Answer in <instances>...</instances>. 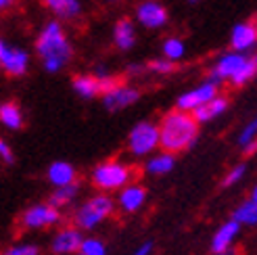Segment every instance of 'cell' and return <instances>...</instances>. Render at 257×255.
Here are the masks:
<instances>
[{
	"instance_id": "obj_11",
	"label": "cell",
	"mask_w": 257,
	"mask_h": 255,
	"mask_svg": "<svg viewBox=\"0 0 257 255\" xmlns=\"http://www.w3.org/2000/svg\"><path fill=\"white\" fill-rule=\"evenodd\" d=\"M138 100H140V90L134 84H127V82H117L100 96L102 107H105L109 113L130 109L132 105L138 103Z\"/></svg>"
},
{
	"instance_id": "obj_35",
	"label": "cell",
	"mask_w": 257,
	"mask_h": 255,
	"mask_svg": "<svg viewBox=\"0 0 257 255\" xmlns=\"http://www.w3.org/2000/svg\"><path fill=\"white\" fill-rule=\"evenodd\" d=\"M220 255H238V251H236V247H230V249H226V251L220 253Z\"/></svg>"
},
{
	"instance_id": "obj_33",
	"label": "cell",
	"mask_w": 257,
	"mask_h": 255,
	"mask_svg": "<svg viewBox=\"0 0 257 255\" xmlns=\"http://www.w3.org/2000/svg\"><path fill=\"white\" fill-rule=\"evenodd\" d=\"M15 3H17V0H0V11H3V13L11 11L13 7H15Z\"/></svg>"
},
{
	"instance_id": "obj_18",
	"label": "cell",
	"mask_w": 257,
	"mask_h": 255,
	"mask_svg": "<svg viewBox=\"0 0 257 255\" xmlns=\"http://www.w3.org/2000/svg\"><path fill=\"white\" fill-rule=\"evenodd\" d=\"M46 178L57 188V186H67L78 182V172H75V168L69 161H53L46 170Z\"/></svg>"
},
{
	"instance_id": "obj_39",
	"label": "cell",
	"mask_w": 257,
	"mask_h": 255,
	"mask_svg": "<svg viewBox=\"0 0 257 255\" xmlns=\"http://www.w3.org/2000/svg\"><path fill=\"white\" fill-rule=\"evenodd\" d=\"M255 21H257V19H255Z\"/></svg>"
},
{
	"instance_id": "obj_5",
	"label": "cell",
	"mask_w": 257,
	"mask_h": 255,
	"mask_svg": "<svg viewBox=\"0 0 257 255\" xmlns=\"http://www.w3.org/2000/svg\"><path fill=\"white\" fill-rule=\"evenodd\" d=\"M125 147L138 159L151 157L153 153H157L161 149V130H159V123L151 121V119H143V121L134 123L132 130L127 132Z\"/></svg>"
},
{
	"instance_id": "obj_12",
	"label": "cell",
	"mask_w": 257,
	"mask_h": 255,
	"mask_svg": "<svg viewBox=\"0 0 257 255\" xmlns=\"http://www.w3.org/2000/svg\"><path fill=\"white\" fill-rule=\"evenodd\" d=\"M228 46L240 53H255L257 48V21H238L230 28Z\"/></svg>"
},
{
	"instance_id": "obj_25",
	"label": "cell",
	"mask_w": 257,
	"mask_h": 255,
	"mask_svg": "<svg viewBox=\"0 0 257 255\" xmlns=\"http://www.w3.org/2000/svg\"><path fill=\"white\" fill-rule=\"evenodd\" d=\"M147 69H149V73H153V75L165 78V75H172V73H174L176 63L170 61V59H165V57L161 55V57H157V59H151V61L147 63Z\"/></svg>"
},
{
	"instance_id": "obj_29",
	"label": "cell",
	"mask_w": 257,
	"mask_h": 255,
	"mask_svg": "<svg viewBox=\"0 0 257 255\" xmlns=\"http://www.w3.org/2000/svg\"><path fill=\"white\" fill-rule=\"evenodd\" d=\"M3 255H40V249L34 243H17L3 251Z\"/></svg>"
},
{
	"instance_id": "obj_7",
	"label": "cell",
	"mask_w": 257,
	"mask_h": 255,
	"mask_svg": "<svg viewBox=\"0 0 257 255\" xmlns=\"http://www.w3.org/2000/svg\"><path fill=\"white\" fill-rule=\"evenodd\" d=\"M249 55L251 53H240V50H232V48L224 50V53L217 55V59L211 63L209 78L215 80V82H220V84L234 86V82H236V78L240 75L242 67H245Z\"/></svg>"
},
{
	"instance_id": "obj_31",
	"label": "cell",
	"mask_w": 257,
	"mask_h": 255,
	"mask_svg": "<svg viewBox=\"0 0 257 255\" xmlns=\"http://www.w3.org/2000/svg\"><path fill=\"white\" fill-rule=\"evenodd\" d=\"M147 69V65H143V63H130V65L125 67V73L130 75V78H138V75H143Z\"/></svg>"
},
{
	"instance_id": "obj_26",
	"label": "cell",
	"mask_w": 257,
	"mask_h": 255,
	"mask_svg": "<svg viewBox=\"0 0 257 255\" xmlns=\"http://www.w3.org/2000/svg\"><path fill=\"white\" fill-rule=\"evenodd\" d=\"M78 255H107V245L98 236H84Z\"/></svg>"
},
{
	"instance_id": "obj_22",
	"label": "cell",
	"mask_w": 257,
	"mask_h": 255,
	"mask_svg": "<svg viewBox=\"0 0 257 255\" xmlns=\"http://www.w3.org/2000/svg\"><path fill=\"white\" fill-rule=\"evenodd\" d=\"M161 55L165 59L174 61V63L184 61V57H186V42L180 36H168V38H163V42H161Z\"/></svg>"
},
{
	"instance_id": "obj_23",
	"label": "cell",
	"mask_w": 257,
	"mask_h": 255,
	"mask_svg": "<svg viewBox=\"0 0 257 255\" xmlns=\"http://www.w3.org/2000/svg\"><path fill=\"white\" fill-rule=\"evenodd\" d=\"M232 218L247 228H255L257 226V203L249 197L247 201H242L236 205V209L232 211Z\"/></svg>"
},
{
	"instance_id": "obj_15",
	"label": "cell",
	"mask_w": 257,
	"mask_h": 255,
	"mask_svg": "<svg viewBox=\"0 0 257 255\" xmlns=\"http://www.w3.org/2000/svg\"><path fill=\"white\" fill-rule=\"evenodd\" d=\"M147 188L138 182H130L125 184L121 190H117V209L121 213H138L147 205Z\"/></svg>"
},
{
	"instance_id": "obj_13",
	"label": "cell",
	"mask_w": 257,
	"mask_h": 255,
	"mask_svg": "<svg viewBox=\"0 0 257 255\" xmlns=\"http://www.w3.org/2000/svg\"><path fill=\"white\" fill-rule=\"evenodd\" d=\"M111 42L119 53H130L138 42V23L134 17H119L111 28Z\"/></svg>"
},
{
	"instance_id": "obj_28",
	"label": "cell",
	"mask_w": 257,
	"mask_h": 255,
	"mask_svg": "<svg viewBox=\"0 0 257 255\" xmlns=\"http://www.w3.org/2000/svg\"><path fill=\"white\" fill-rule=\"evenodd\" d=\"M245 172H247V165H245V163H236L234 168H230L228 174L224 176L222 186H224V188H230V186L238 184V182L242 180V176H245Z\"/></svg>"
},
{
	"instance_id": "obj_3",
	"label": "cell",
	"mask_w": 257,
	"mask_h": 255,
	"mask_svg": "<svg viewBox=\"0 0 257 255\" xmlns=\"http://www.w3.org/2000/svg\"><path fill=\"white\" fill-rule=\"evenodd\" d=\"M115 207H117V201L109 193L100 190V193L88 197L84 203L75 207V211L71 213V222L78 228H82V230H94L107 218H111Z\"/></svg>"
},
{
	"instance_id": "obj_8",
	"label": "cell",
	"mask_w": 257,
	"mask_h": 255,
	"mask_svg": "<svg viewBox=\"0 0 257 255\" xmlns=\"http://www.w3.org/2000/svg\"><path fill=\"white\" fill-rule=\"evenodd\" d=\"M134 19L143 30L159 32L168 28L170 11L161 0H138L134 5Z\"/></svg>"
},
{
	"instance_id": "obj_2",
	"label": "cell",
	"mask_w": 257,
	"mask_h": 255,
	"mask_svg": "<svg viewBox=\"0 0 257 255\" xmlns=\"http://www.w3.org/2000/svg\"><path fill=\"white\" fill-rule=\"evenodd\" d=\"M199 119L195 113L182 111L174 107L159 119V130H161V149L170 153H184L190 147H195L199 140Z\"/></svg>"
},
{
	"instance_id": "obj_37",
	"label": "cell",
	"mask_w": 257,
	"mask_h": 255,
	"mask_svg": "<svg viewBox=\"0 0 257 255\" xmlns=\"http://www.w3.org/2000/svg\"><path fill=\"white\" fill-rule=\"evenodd\" d=\"M251 199H253V201L257 203V184H255V186L251 188Z\"/></svg>"
},
{
	"instance_id": "obj_1",
	"label": "cell",
	"mask_w": 257,
	"mask_h": 255,
	"mask_svg": "<svg viewBox=\"0 0 257 255\" xmlns=\"http://www.w3.org/2000/svg\"><path fill=\"white\" fill-rule=\"evenodd\" d=\"M34 53L46 73H61L73 59V44L65 30V21L46 19L34 38Z\"/></svg>"
},
{
	"instance_id": "obj_27",
	"label": "cell",
	"mask_w": 257,
	"mask_h": 255,
	"mask_svg": "<svg viewBox=\"0 0 257 255\" xmlns=\"http://www.w3.org/2000/svg\"><path fill=\"white\" fill-rule=\"evenodd\" d=\"M255 140H257V115H253L245 125L240 128L236 143H238L240 149H245V147H249L251 143H255Z\"/></svg>"
},
{
	"instance_id": "obj_14",
	"label": "cell",
	"mask_w": 257,
	"mask_h": 255,
	"mask_svg": "<svg viewBox=\"0 0 257 255\" xmlns=\"http://www.w3.org/2000/svg\"><path fill=\"white\" fill-rule=\"evenodd\" d=\"M84 230L78 226H65L61 228V230H57V234L53 236V240H50V251H53L55 255H73L78 253L80 247H82V240H84Z\"/></svg>"
},
{
	"instance_id": "obj_9",
	"label": "cell",
	"mask_w": 257,
	"mask_h": 255,
	"mask_svg": "<svg viewBox=\"0 0 257 255\" xmlns=\"http://www.w3.org/2000/svg\"><path fill=\"white\" fill-rule=\"evenodd\" d=\"M19 222L25 230H44V228L57 226L61 222V209L57 205H53L50 201L34 203V205H30L21 213Z\"/></svg>"
},
{
	"instance_id": "obj_34",
	"label": "cell",
	"mask_w": 257,
	"mask_h": 255,
	"mask_svg": "<svg viewBox=\"0 0 257 255\" xmlns=\"http://www.w3.org/2000/svg\"><path fill=\"white\" fill-rule=\"evenodd\" d=\"M242 153H245V155H253V153H257V140H255V143H251L249 147L242 149Z\"/></svg>"
},
{
	"instance_id": "obj_36",
	"label": "cell",
	"mask_w": 257,
	"mask_h": 255,
	"mask_svg": "<svg viewBox=\"0 0 257 255\" xmlns=\"http://www.w3.org/2000/svg\"><path fill=\"white\" fill-rule=\"evenodd\" d=\"M102 3H105V5H111V7H115V5H121L123 0H102Z\"/></svg>"
},
{
	"instance_id": "obj_38",
	"label": "cell",
	"mask_w": 257,
	"mask_h": 255,
	"mask_svg": "<svg viewBox=\"0 0 257 255\" xmlns=\"http://www.w3.org/2000/svg\"><path fill=\"white\" fill-rule=\"evenodd\" d=\"M188 5H197V3H201V0H186Z\"/></svg>"
},
{
	"instance_id": "obj_21",
	"label": "cell",
	"mask_w": 257,
	"mask_h": 255,
	"mask_svg": "<svg viewBox=\"0 0 257 255\" xmlns=\"http://www.w3.org/2000/svg\"><path fill=\"white\" fill-rule=\"evenodd\" d=\"M0 123L11 132H17L23 128V111L15 100H3L0 103Z\"/></svg>"
},
{
	"instance_id": "obj_19",
	"label": "cell",
	"mask_w": 257,
	"mask_h": 255,
	"mask_svg": "<svg viewBox=\"0 0 257 255\" xmlns=\"http://www.w3.org/2000/svg\"><path fill=\"white\" fill-rule=\"evenodd\" d=\"M174 168H176V153H170L165 149L153 153L151 157H147V163H145V172L149 176H165Z\"/></svg>"
},
{
	"instance_id": "obj_32",
	"label": "cell",
	"mask_w": 257,
	"mask_h": 255,
	"mask_svg": "<svg viewBox=\"0 0 257 255\" xmlns=\"http://www.w3.org/2000/svg\"><path fill=\"white\" fill-rule=\"evenodd\" d=\"M153 247H155V245H153V240H145L143 245L134 249L132 255H151V253H153Z\"/></svg>"
},
{
	"instance_id": "obj_24",
	"label": "cell",
	"mask_w": 257,
	"mask_h": 255,
	"mask_svg": "<svg viewBox=\"0 0 257 255\" xmlns=\"http://www.w3.org/2000/svg\"><path fill=\"white\" fill-rule=\"evenodd\" d=\"M80 182H73V184H67V186H57L55 188V193L50 195V203L53 205H57L59 209H63V207H69L71 203L78 199V195H80Z\"/></svg>"
},
{
	"instance_id": "obj_30",
	"label": "cell",
	"mask_w": 257,
	"mask_h": 255,
	"mask_svg": "<svg viewBox=\"0 0 257 255\" xmlns=\"http://www.w3.org/2000/svg\"><path fill=\"white\" fill-rule=\"evenodd\" d=\"M0 159H3L7 165H13L15 163V153H13L11 145L7 140H0Z\"/></svg>"
},
{
	"instance_id": "obj_4",
	"label": "cell",
	"mask_w": 257,
	"mask_h": 255,
	"mask_svg": "<svg viewBox=\"0 0 257 255\" xmlns=\"http://www.w3.org/2000/svg\"><path fill=\"white\" fill-rule=\"evenodd\" d=\"M134 178V170L125 161L119 159H107L94 165L90 172V182L94 188L102 193H113V190H121L125 184H130Z\"/></svg>"
},
{
	"instance_id": "obj_10",
	"label": "cell",
	"mask_w": 257,
	"mask_h": 255,
	"mask_svg": "<svg viewBox=\"0 0 257 255\" xmlns=\"http://www.w3.org/2000/svg\"><path fill=\"white\" fill-rule=\"evenodd\" d=\"M220 88H222V84L215 82V80H211L209 75H207V80L199 82L197 86H192L190 90H186V92L180 94V96L176 98V107L182 109V111L195 113L199 107H203L205 103H209L213 96L220 94Z\"/></svg>"
},
{
	"instance_id": "obj_20",
	"label": "cell",
	"mask_w": 257,
	"mask_h": 255,
	"mask_svg": "<svg viewBox=\"0 0 257 255\" xmlns=\"http://www.w3.org/2000/svg\"><path fill=\"white\" fill-rule=\"evenodd\" d=\"M228 107H230L228 96L217 94V96H213V98L209 100V103H205L203 107H199V109L195 111V117L199 119V123H211V121H215V119H220L224 113L228 111Z\"/></svg>"
},
{
	"instance_id": "obj_17",
	"label": "cell",
	"mask_w": 257,
	"mask_h": 255,
	"mask_svg": "<svg viewBox=\"0 0 257 255\" xmlns=\"http://www.w3.org/2000/svg\"><path fill=\"white\" fill-rule=\"evenodd\" d=\"M240 224L234 220V218H230L228 222H224L217 230L213 232V236H211V243H209V251H211V255H220V253H224L226 249H230V247H234V243H236V238H238V234H240Z\"/></svg>"
},
{
	"instance_id": "obj_6",
	"label": "cell",
	"mask_w": 257,
	"mask_h": 255,
	"mask_svg": "<svg viewBox=\"0 0 257 255\" xmlns=\"http://www.w3.org/2000/svg\"><path fill=\"white\" fill-rule=\"evenodd\" d=\"M32 67V53L25 46L3 38L0 40V69L7 78H23Z\"/></svg>"
},
{
	"instance_id": "obj_16",
	"label": "cell",
	"mask_w": 257,
	"mask_h": 255,
	"mask_svg": "<svg viewBox=\"0 0 257 255\" xmlns=\"http://www.w3.org/2000/svg\"><path fill=\"white\" fill-rule=\"evenodd\" d=\"M50 15L65 21L73 23L84 15V0H38Z\"/></svg>"
}]
</instances>
